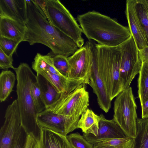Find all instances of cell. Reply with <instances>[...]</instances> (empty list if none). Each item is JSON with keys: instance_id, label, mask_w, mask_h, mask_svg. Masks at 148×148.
<instances>
[{"instance_id": "6da1fadb", "label": "cell", "mask_w": 148, "mask_h": 148, "mask_svg": "<svg viewBox=\"0 0 148 148\" xmlns=\"http://www.w3.org/2000/svg\"><path fill=\"white\" fill-rule=\"evenodd\" d=\"M27 32L24 41L30 45L40 43L49 47L53 56L60 54L68 57L79 49L71 38L51 25L39 12L32 0H26Z\"/></svg>"}, {"instance_id": "7a4b0ae2", "label": "cell", "mask_w": 148, "mask_h": 148, "mask_svg": "<svg viewBox=\"0 0 148 148\" xmlns=\"http://www.w3.org/2000/svg\"><path fill=\"white\" fill-rule=\"evenodd\" d=\"M76 18L82 33L88 40H94L101 45L117 46L132 36L128 27L95 11L78 15Z\"/></svg>"}, {"instance_id": "3957f363", "label": "cell", "mask_w": 148, "mask_h": 148, "mask_svg": "<svg viewBox=\"0 0 148 148\" xmlns=\"http://www.w3.org/2000/svg\"><path fill=\"white\" fill-rule=\"evenodd\" d=\"M14 70L16 75V99L21 125L27 135L33 137L37 142L40 138L41 128L37 122L36 118L38 112L31 93L32 85L37 80V76L26 63H21Z\"/></svg>"}, {"instance_id": "277c9868", "label": "cell", "mask_w": 148, "mask_h": 148, "mask_svg": "<svg viewBox=\"0 0 148 148\" xmlns=\"http://www.w3.org/2000/svg\"><path fill=\"white\" fill-rule=\"evenodd\" d=\"M97 57L107 94L112 101L123 90L120 78V45L108 47L97 44Z\"/></svg>"}, {"instance_id": "5b68a950", "label": "cell", "mask_w": 148, "mask_h": 148, "mask_svg": "<svg viewBox=\"0 0 148 148\" xmlns=\"http://www.w3.org/2000/svg\"><path fill=\"white\" fill-rule=\"evenodd\" d=\"M46 0V10L47 20L72 39L79 48L82 47L84 40L82 36V29L77 20L60 1Z\"/></svg>"}, {"instance_id": "8992f818", "label": "cell", "mask_w": 148, "mask_h": 148, "mask_svg": "<svg viewBox=\"0 0 148 148\" xmlns=\"http://www.w3.org/2000/svg\"><path fill=\"white\" fill-rule=\"evenodd\" d=\"M137 107L131 87L120 92L114 102L113 118L127 137L134 139L136 137L137 132Z\"/></svg>"}, {"instance_id": "52a82bcc", "label": "cell", "mask_w": 148, "mask_h": 148, "mask_svg": "<svg viewBox=\"0 0 148 148\" xmlns=\"http://www.w3.org/2000/svg\"><path fill=\"white\" fill-rule=\"evenodd\" d=\"M89 94L85 84H82L69 93H62L49 109L63 116L80 118L89 106Z\"/></svg>"}, {"instance_id": "ba28073f", "label": "cell", "mask_w": 148, "mask_h": 148, "mask_svg": "<svg viewBox=\"0 0 148 148\" xmlns=\"http://www.w3.org/2000/svg\"><path fill=\"white\" fill-rule=\"evenodd\" d=\"M120 46V78L124 90L130 87L133 79L139 73L142 62L139 50L132 36Z\"/></svg>"}, {"instance_id": "9c48e42d", "label": "cell", "mask_w": 148, "mask_h": 148, "mask_svg": "<svg viewBox=\"0 0 148 148\" xmlns=\"http://www.w3.org/2000/svg\"><path fill=\"white\" fill-rule=\"evenodd\" d=\"M67 58L69 65L67 78L83 80L86 84L89 85L92 56L87 42H86L84 45Z\"/></svg>"}, {"instance_id": "30bf717a", "label": "cell", "mask_w": 148, "mask_h": 148, "mask_svg": "<svg viewBox=\"0 0 148 148\" xmlns=\"http://www.w3.org/2000/svg\"><path fill=\"white\" fill-rule=\"evenodd\" d=\"M80 118L65 116L46 109L37 114L36 119L40 128L47 129L66 136L77 128Z\"/></svg>"}, {"instance_id": "8fae6325", "label": "cell", "mask_w": 148, "mask_h": 148, "mask_svg": "<svg viewBox=\"0 0 148 148\" xmlns=\"http://www.w3.org/2000/svg\"><path fill=\"white\" fill-rule=\"evenodd\" d=\"M92 51V63L90 77L89 85L96 95L99 107L108 112L111 107V101L106 92L102 76V72L97 57V44L92 40L87 41Z\"/></svg>"}, {"instance_id": "7c38bea8", "label": "cell", "mask_w": 148, "mask_h": 148, "mask_svg": "<svg viewBox=\"0 0 148 148\" xmlns=\"http://www.w3.org/2000/svg\"><path fill=\"white\" fill-rule=\"evenodd\" d=\"M4 118V123L0 130V148H12L16 136L21 126L17 99L8 106Z\"/></svg>"}, {"instance_id": "4fadbf2b", "label": "cell", "mask_w": 148, "mask_h": 148, "mask_svg": "<svg viewBox=\"0 0 148 148\" xmlns=\"http://www.w3.org/2000/svg\"><path fill=\"white\" fill-rule=\"evenodd\" d=\"M99 116L97 135L95 136L92 134H83V137L88 142L93 145L107 140L127 137L114 118L108 120L102 114Z\"/></svg>"}, {"instance_id": "5bb4252c", "label": "cell", "mask_w": 148, "mask_h": 148, "mask_svg": "<svg viewBox=\"0 0 148 148\" xmlns=\"http://www.w3.org/2000/svg\"><path fill=\"white\" fill-rule=\"evenodd\" d=\"M136 0L126 1L125 15L128 28L139 50L148 46V43L136 9Z\"/></svg>"}, {"instance_id": "9a60e30c", "label": "cell", "mask_w": 148, "mask_h": 148, "mask_svg": "<svg viewBox=\"0 0 148 148\" xmlns=\"http://www.w3.org/2000/svg\"><path fill=\"white\" fill-rule=\"evenodd\" d=\"M0 16L25 24L27 17L26 0H0Z\"/></svg>"}, {"instance_id": "2e32d148", "label": "cell", "mask_w": 148, "mask_h": 148, "mask_svg": "<svg viewBox=\"0 0 148 148\" xmlns=\"http://www.w3.org/2000/svg\"><path fill=\"white\" fill-rule=\"evenodd\" d=\"M39 75L46 78L60 93H69L81 84H86L83 80L70 79L61 75L48 71H42Z\"/></svg>"}, {"instance_id": "e0dca14e", "label": "cell", "mask_w": 148, "mask_h": 148, "mask_svg": "<svg viewBox=\"0 0 148 148\" xmlns=\"http://www.w3.org/2000/svg\"><path fill=\"white\" fill-rule=\"evenodd\" d=\"M27 30L25 23L0 16V36L13 40L23 39L24 41Z\"/></svg>"}, {"instance_id": "ac0fdd59", "label": "cell", "mask_w": 148, "mask_h": 148, "mask_svg": "<svg viewBox=\"0 0 148 148\" xmlns=\"http://www.w3.org/2000/svg\"><path fill=\"white\" fill-rule=\"evenodd\" d=\"M37 143L38 148H73L66 136L45 128H41Z\"/></svg>"}, {"instance_id": "d6986e66", "label": "cell", "mask_w": 148, "mask_h": 148, "mask_svg": "<svg viewBox=\"0 0 148 148\" xmlns=\"http://www.w3.org/2000/svg\"><path fill=\"white\" fill-rule=\"evenodd\" d=\"M100 116L88 108L81 115L78 121L77 128H80L84 133L92 134L96 136L98 134Z\"/></svg>"}, {"instance_id": "ffe728a7", "label": "cell", "mask_w": 148, "mask_h": 148, "mask_svg": "<svg viewBox=\"0 0 148 148\" xmlns=\"http://www.w3.org/2000/svg\"><path fill=\"white\" fill-rule=\"evenodd\" d=\"M36 76L42 100L46 109H48L58 100L61 93L43 76L40 75Z\"/></svg>"}, {"instance_id": "44dd1931", "label": "cell", "mask_w": 148, "mask_h": 148, "mask_svg": "<svg viewBox=\"0 0 148 148\" xmlns=\"http://www.w3.org/2000/svg\"><path fill=\"white\" fill-rule=\"evenodd\" d=\"M32 68L36 72V75L44 71L61 75L55 67L52 56L50 54L43 55L37 53L32 63Z\"/></svg>"}, {"instance_id": "7402d4cb", "label": "cell", "mask_w": 148, "mask_h": 148, "mask_svg": "<svg viewBox=\"0 0 148 148\" xmlns=\"http://www.w3.org/2000/svg\"><path fill=\"white\" fill-rule=\"evenodd\" d=\"M16 77L10 70L2 71L0 74V101H5L12 91Z\"/></svg>"}, {"instance_id": "603a6c76", "label": "cell", "mask_w": 148, "mask_h": 148, "mask_svg": "<svg viewBox=\"0 0 148 148\" xmlns=\"http://www.w3.org/2000/svg\"><path fill=\"white\" fill-rule=\"evenodd\" d=\"M137 134L132 148H148V119L137 118Z\"/></svg>"}, {"instance_id": "cb8c5ba5", "label": "cell", "mask_w": 148, "mask_h": 148, "mask_svg": "<svg viewBox=\"0 0 148 148\" xmlns=\"http://www.w3.org/2000/svg\"><path fill=\"white\" fill-rule=\"evenodd\" d=\"M139 74L138 94L141 106L148 100V62H142Z\"/></svg>"}, {"instance_id": "d4e9b609", "label": "cell", "mask_w": 148, "mask_h": 148, "mask_svg": "<svg viewBox=\"0 0 148 148\" xmlns=\"http://www.w3.org/2000/svg\"><path fill=\"white\" fill-rule=\"evenodd\" d=\"M134 139L129 137L114 138L97 143L94 145H103L112 147L116 148H132Z\"/></svg>"}, {"instance_id": "484cf974", "label": "cell", "mask_w": 148, "mask_h": 148, "mask_svg": "<svg viewBox=\"0 0 148 148\" xmlns=\"http://www.w3.org/2000/svg\"><path fill=\"white\" fill-rule=\"evenodd\" d=\"M136 1V11L148 44V9L139 0Z\"/></svg>"}, {"instance_id": "4316f807", "label": "cell", "mask_w": 148, "mask_h": 148, "mask_svg": "<svg viewBox=\"0 0 148 148\" xmlns=\"http://www.w3.org/2000/svg\"><path fill=\"white\" fill-rule=\"evenodd\" d=\"M23 39L13 40L0 36V49L9 56H12L19 44Z\"/></svg>"}, {"instance_id": "83f0119b", "label": "cell", "mask_w": 148, "mask_h": 148, "mask_svg": "<svg viewBox=\"0 0 148 148\" xmlns=\"http://www.w3.org/2000/svg\"><path fill=\"white\" fill-rule=\"evenodd\" d=\"M67 57L58 54L52 57L54 66L60 74L67 78L69 69V65Z\"/></svg>"}, {"instance_id": "f1b7e54d", "label": "cell", "mask_w": 148, "mask_h": 148, "mask_svg": "<svg viewBox=\"0 0 148 148\" xmlns=\"http://www.w3.org/2000/svg\"><path fill=\"white\" fill-rule=\"evenodd\" d=\"M66 136L73 148H93V144L88 142L78 132L72 133Z\"/></svg>"}, {"instance_id": "f546056e", "label": "cell", "mask_w": 148, "mask_h": 148, "mask_svg": "<svg viewBox=\"0 0 148 148\" xmlns=\"http://www.w3.org/2000/svg\"><path fill=\"white\" fill-rule=\"evenodd\" d=\"M31 93L35 107L38 113L45 110L46 107L42 99L37 80L32 84Z\"/></svg>"}, {"instance_id": "4dcf8cb0", "label": "cell", "mask_w": 148, "mask_h": 148, "mask_svg": "<svg viewBox=\"0 0 148 148\" xmlns=\"http://www.w3.org/2000/svg\"><path fill=\"white\" fill-rule=\"evenodd\" d=\"M27 135L21 125L16 136L12 148H25Z\"/></svg>"}, {"instance_id": "1f68e13d", "label": "cell", "mask_w": 148, "mask_h": 148, "mask_svg": "<svg viewBox=\"0 0 148 148\" xmlns=\"http://www.w3.org/2000/svg\"><path fill=\"white\" fill-rule=\"evenodd\" d=\"M13 61L12 57L8 56L0 49V69L7 70L11 68L14 70L15 68L13 66Z\"/></svg>"}, {"instance_id": "d6a6232c", "label": "cell", "mask_w": 148, "mask_h": 148, "mask_svg": "<svg viewBox=\"0 0 148 148\" xmlns=\"http://www.w3.org/2000/svg\"><path fill=\"white\" fill-rule=\"evenodd\" d=\"M39 12L46 19H47L46 10V0H32Z\"/></svg>"}, {"instance_id": "836d02e7", "label": "cell", "mask_w": 148, "mask_h": 148, "mask_svg": "<svg viewBox=\"0 0 148 148\" xmlns=\"http://www.w3.org/2000/svg\"><path fill=\"white\" fill-rule=\"evenodd\" d=\"M25 148H38L37 141L30 135H27Z\"/></svg>"}, {"instance_id": "e575fe53", "label": "cell", "mask_w": 148, "mask_h": 148, "mask_svg": "<svg viewBox=\"0 0 148 148\" xmlns=\"http://www.w3.org/2000/svg\"><path fill=\"white\" fill-rule=\"evenodd\" d=\"M139 52L142 62H148V46L139 50Z\"/></svg>"}, {"instance_id": "d590c367", "label": "cell", "mask_w": 148, "mask_h": 148, "mask_svg": "<svg viewBox=\"0 0 148 148\" xmlns=\"http://www.w3.org/2000/svg\"><path fill=\"white\" fill-rule=\"evenodd\" d=\"M142 118L148 119V100L141 106Z\"/></svg>"}, {"instance_id": "8d00e7d4", "label": "cell", "mask_w": 148, "mask_h": 148, "mask_svg": "<svg viewBox=\"0 0 148 148\" xmlns=\"http://www.w3.org/2000/svg\"><path fill=\"white\" fill-rule=\"evenodd\" d=\"M93 148H116L112 147L103 145H94Z\"/></svg>"}, {"instance_id": "74e56055", "label": "cell", "mask_w": 148, "mask_h": 148, "mask_svg": "<svg viewBox=\"0 0 148 148\" xmlns=\"http://www.w3.org/2000/svg\"><path fill=\"white\" fill-rule=\"evenodd\" d=\"M148 9V0H139Z\"/></svg>"}]
</instances>
